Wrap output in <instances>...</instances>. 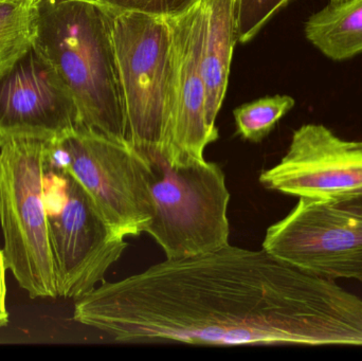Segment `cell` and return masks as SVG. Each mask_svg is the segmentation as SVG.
<instances>
[{
  "mask_svg": "<svg viewBox=\"0 0 362 361\" xmlns=\"http://www.w3.org/2000/svg\"><path fill=\"white\" fill-rule=\"evenodd\" d=\"M74 320L120 343L362 347V300L262 248L228 245L100 284Z\"/></svg>",
  "mask_w": 362,
  "mask_h": 361,
  "instance_id": "1",
  "label": "cell"
},
{
  "mask_svg": "<svg viewBox=\"0 0 362 361\" xmlns=\"http://www.w3.org/2000/svg\"><path fill=\"white\" fill-rule=\"evenodd\" d=\"M33 47L71 91L83 126L127 142L112 8L86 0H38Z\"/></svg>",
  "mask_w": 362,
  "mask_h": 361,
  "instance_id": "2",
  "label": "cell"
},
{
  "mask_svg": "<svg viewBox=\"0 0 362 361\" xmlns=\"http://www.w3.org/2000/svg\"><path fill=\"white\" fill-rule=\"evenodd\" d=\"M112 40L127 143L142 154L165 159L173 112L169 20L146 13L112 10Z\"/></svg>",
  "mask_w": 362,
  "mask_h": 361,
  "instance_id": "3",
  "label": "cell"
},
{
  "mask_svg": "<svg viewBox=\"0 0 362 361\" xmlns=\"http://www.w3.org/2000/svg\"><path fill=\"white\" fill-rule=\"evenodd\" d=\"M45 162L69 172L118 237H139L152 222V165L127 142L85 126L46 142Z\"/></svg>",
  "mask_w": 362,
  "mask_h": 361,
  "instance_id": "4",
  "label": "cell"
},
{
  "mask_svg": "<svg viewBox=\"0 0 362 361\" xmlns=\"http://www.w3.org/2000/svg\"><path fill=\"white\" fill-rule=\"evenodd\" d=\"M152 222L146 233L165 252L180 260L217 251L229 245L226 176L217 163L171 165L150 156Z\"/></svg>",
  "mask_w": 362,
  "mask_h": 361,
  "instance_id": "5",
  "label": "cell"
},
{
  "mask_svg": "<svg viewBox=\"0 0 362 361\" xmlns=\"http://www.w3.org/2000/svg\"><path fill=\"white\" fill-rule=\"evenodd\" d=\"M46 142L0 148V224L6 269L31 299L57 298L44 194Z\"/></svg>",
  "mask_w": 362,
  "mask_h": 361,
  "instance_id": "6",
  "label": "cell"
},
{
  "mask_svg": "<svg viewBox=\"0 0 362 361\" xmlns=\"http://www.w3.org/2000/svg\"><path fill=\"white\" fill-rule=\"evenodd\" d=\"M44 194L57 297L78 300L103 283L129 244L69 172L45 162Z\"/></svg>",
  "mask_w": 362,
  "mask_h": 361,
  "instance_id": "7",
  "label": "cell"
},
{
  "mask_svg": "<svg viewBox=\"0 0 362 361\" xmlns=\"http://www.w3.org/2000/svg\"><path fill=\"white\" fill-rule=\"evenodd\" d=\"M262 248L305 273L362 282V218L329 201L299 199L267 229Z\"/></svg>",
  "mask_w": 362,
  "mask_h": 361,
  "instance_id": "8",
  "label": "cell"
},
{
  "mask_svg": "<svg viewBox=\"0 0 362 361\" xmlns=\"http://www.w3.org/2000/svg\"><path fill=\"white\" fill-rule=\"evenodd\" d=\"M268 190L334 201L362 193V141L342 139L322 124L293 131L280 162L259 175Z\"/></svg>",
  "mask_w": 362,
  "mask_h": 361,
  "instance_id": "9",
  "label": "cell"
},
{
  "mask_svg": "<svg viewBox=\"0 0 362 361\" xmlns=\"http://www.w3.org/2000/svg\"><path fill=\"white\" fill-rule=\"evenodd\" d=\"M78 126L74 95L34 47L0 78V148L13 140L52 141Z\"/></svg>",
  "mask_w": 362,
  "mask_h": 361,
  "instance_id": "10",
  "label": "cell"
},
{
  "mask_svg": "<svg viewBox=\"0 0 362 361\" xmlns=\"http://www.w3.org/2000/svg\"><path fill=\"white\" fill-rule=\"evenodd\" d=\"M173 112L171 142L165 160L171 165L204 162V150L218 139L206 121V85L202 73L206 10L204 0L172 18Z\"/></svg>",
  "mask_w": 362,
  "mask_h": 361,
  "instance_id": "11",
  "label": "cell"
},
{
  "mask_svg": "<svg viewBox=\"0 0 362 361\" xmlns=\"http://www.w3.org/2000/svg\"><path fill=\"white\" fill-rule=\"evenodd\" d=\"M236 1L204 0L206 10L202 73L206 85V121L217 129L216 118L225 100L236 36Z\"/></svg>",
  "mask_w": 362,
  "mask_h": 361,
  "instance_id": "12",
  "label": "cell"
},
{
  "mask_svg": "<svg viewBox=\"0 0 362 361\" xmlns=\"http://www.w3.org/2000/svg\"><path fill=\"white\" fill-rule=\"evenodd\" d=\"M306 40L327 59L346 61L362 53V0L332 2L308 17Z\"/></svg>",
  "mask_w": 362,
  "mask_h": 361,
  "instance_id": "13",
  "label": "cell"
},
{
  "mask_svg": "<svg viewBox=\"0 0 362 361\" xmlns=\"http://www.w3.org/2000/svg\"><path fill=\"white\" fill-rule=\"evenodd\" d=\"M38 0H0V78L33 48Z\"/></svg>",
  "mask_w": 362,
  "mask_h": 361,
  "instance_id": "14",
  "label": "cell"
},
{
  "mask_svg": "<svg viewBox=\"0 0 362 361\" xmlns=\"http://www.w3.org/2000/svg\"><path fill=\"white\" fill-rule=\"evenodd\" d=\"M291 95H276L243 104L234 110L236 133L243 139L259 143L274 129L279 121L295 107Z\"/></svg>",
  "mask_w": 362,
  "mask_h": 361,
  "instance_id": "15",
  "label": "cell"
},
{
  "mask_svg": "<svg viewBox=\"0 0 362 361\" xmlns=\"http://www.w3.org/2000/svg\"><path fill=\"white\" fill-rule=\"evenodd\" d=\"M293 0H238L236 36L246 44L257 35L264 25Z\"/></svg>",
  "mask_w": 362,
  "mask_h": 361,
  "instance_id": "16",
  "label": "cell"
},
{
  "mask_svg": "<svg viewBox=\"0 0 362 361\" xmlns=\"http://www.w3.org/2000/svg\"><path fill=\"white\" fill-rule=\"evenodd\" d=\"M198 0H98L116 11H133L172 18L187 12Z\"/></svg>",
  "mask_w": 362,
  "mask_h": 361,
  "instance_id": "17",
  "label": "cell"
},
{
  "mask_svg": "<svg viewBox=\"0 0 362 361\" xmlns=\"http://www.w3.org/2000/svg\"><path fill=\"white\" fill-rule=\"evenodd\" d=\"M335 207L349 212L353 215L362 218V193L361 194L349 195V196L340 197L334 201H327Z\"/></svg>",
  "mask_w": 362,
  "mask_h": 361,
  "instance_id": "18",
  "label": "cell"
},
{
  "mask_svg": "<svg viewBox=\"0 0 362 361\" xmlns=\"http://www.w3.org/2000/svg\"><path fill=\"white\" fill-rule=\"evenodd\" d=\"M6 261L4 251L0 249V312L8 313L6 311Z\"/></svg>",
  "mask_w": 362,
  "mask_h": 361,
  "instance_id": "19",
  "label": "cell"
},
{
  "mask_svg": "<svg viewBox=\"0 0 362 361\" xmlns=\"http://www.w3.org/2000/svg\"><path fill=\"white\" fill-rule=\"evenodd\" d=\"M8 324V313L0 312V326H6Z\"/></svg>",
  "mask_w": 362,
  "mask_h": 361,
  "instance_id": "20",
  "label": "cell"
},
{
  "mask_svg": "<svg viewBox=\"0 0 362 361\" xmlns=\"http://www.w3.org/2000/svg\"><path fill=\"white\" fill-rule=\"evenodd\" d=\"M329 1L336 2V1H341V0H329Z\"/></svg>",
  "mask_w": 362,
  "mask_h": 361,
  "instance_id": "21",
  "label": "cell"
},
{
  "mask_svg": "<svg viewBox=\"0 0 362 361\" xmlns=\"http://www.w3.org/2000/svg\"><path fill=\"white\" fill-rule=\"evenodd\" d=\"M86 1L98 2V0H86Z\"/></svg>",
  "mask_w": 362,
  "mask_h": 361,
  "instance_id": "22",
  "label": "cell"
}]
</instances>
